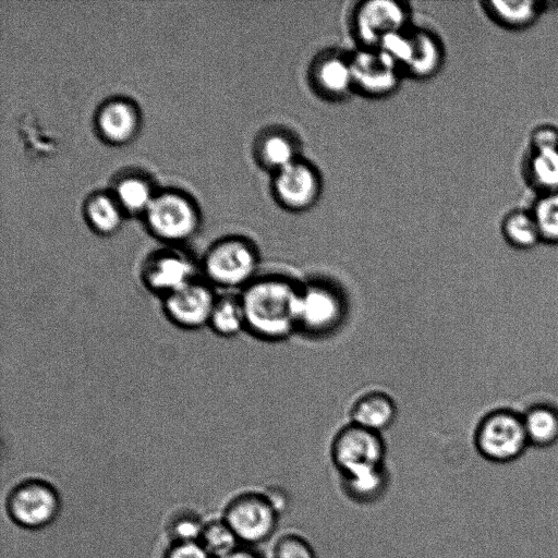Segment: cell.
I'll list each match as a JSON object with an SVG mask.
<instances>
[{
    "label": "cell",
    "instance_id": "1",
    "mask_svg": "<svg viewBox=\"0 0 558 558\" xmlns=\"http://www.w3.org/2000/svg\"><path fill=\"white\" fill-rule=\"evenodd\" d=\"M301 282L283 274H264L241 292L246 332L266 342L296 333Z\"/></svg>",
    "mask_w": 558,
    "mask_h": 558
},
{
    "label": "cell",
    "instance_id": "2",
    "mask_svg": "<svg viewBox=\"0 0 558 558\" xmlns=\"http://www.w3.org/2000/svg\"><path fill=\"white\" fill-rule=\"evenodd\" d=\"M349 307L340 284L324 277L310 278L301 282L296 333L312 340L330 338L345 324Z\"/></svg>",
    "mask_w": 558,
    "mask_h": 558
},
{
    "label": "cell",
    "instance_id": "3",
    "mask_svg": "<svg viewBox=\"0 0 558 558\" xmlns=\"http://www.w3.org/2000/svg\"><path fill=\"white\" fill-rule=\"evenodd\" d=\"M257 245L244 236H227L208 247L199 262L201 277L216 290L241 292L259 274Z\"/></svg>",
    "mask_w": 558,
    "mask_h": 558
},
{
    "label": "cell",
    "instance_id": "4",
    "mask_svg": "<svg viewBox=\"0 0 558 558\" xmlns=\"http://www.w3.org/2000/svg\"><path fill=\"white\" fill-rule=\"evenodd\" d=\"M472 445L486 460L508 463L530 448L522 414L497 409L485 414L474 429Z\"/></svg>",
    "mask_w": 558,
    "mask_h": 558
},
{
    "label": "cell",
    "instance_id": "5",
    "mask_svg": "<svg viewBox=\"0 0 558 558\" xmlns=\"http://www.w3.org/2000/svg\"><path fill=\"white\" fill-rule=\"evenodd\" d=\"M386 452L383 434L350 422L336 433L330 445L331 461L341 476L385 466Z\"/></svg>",
    "mask_w": 558,
    "mask_h": 558
},
{
    "label": "cell",
    "instance_id": "6",
    "mask_svg": "<svg viewBox=\"0 0 558 558\" xmlns=\"http://www.w3.org/2000/svg\"><path fill=\"white\" fill-rule=\"evenodd\" d=\"M10 519L24 529L39 530L58 517L61 499L56 487L43 478H26L15 484L7 497Z\"/></svg>",
    "mask_w": 558,
    "mask_h": 558
},
{
    "label": "cell",
    "instance_id": "7",
    "mask_svg": "<svg viewBox=\"0 0 558 558\" xmlns=\"http://www.w3.org/2000/svg\"><path fill=\"white\" fill-rule=\"evenodd\" d=\"M279 514L266 494L247 492L228 502L222 519L239 542L254 545L271 537Z\"/></svg>",
    "mask_w": 558,
    "mask_h": 558
},
{
    "label": "cell",
    "instance_id": "8",
    "mask_svg": "<svg viewBox=\"0 0 558 558\" xmlns=\"http://www.w3.org/2000/svg\"><path fill=\"white\" fill-rule=\"evenodd\" d=\"M138 274L143 287L160 299L201 277L199 263L174 246L147 255Z\"/></svg>",
    "mask_w": 558,
    "mask_h": 558
},
{
    "label": "cell",
    "instance_id": "9",
    "mask_svg": "<svg viewBox=\"0 0 558 558\" xmlns=\"http://www.w3.org/2000/svg\"><path fill=\"white\" fill-rule=\"evenodd\" d=\"M410 19L405 2L368 0L356 7L352 27L361 47H377L387 36L411 26Z\"/></svg>",
    "mask_w": 558,
    "mask_h": 558
},
{
    "label": "cell",
    "instance_id": "10",
    "mask_svg": "<svg viewBox=\"0 0 558 558\" xmlns=\"http://www.w3.org/2000/svg\"><path fill=\"white\" fill-rule=\"evenodd\" d=\"M150 232L169 244L190 239L197 229L198 217L191 202L178 193L155 196L146 209Z\"/></svg>",
    "mask_w": 558,
    "mask_h": 558
},
{
    "label": "cell",
    "instance_id": "11",
    "mask_svg": "<svg viewBox=\"0 0 558 558\" xmlns=\"http://www.w3.org/2000/svg\"><path fill=\"white\" fill-rule=\"evenodd\" d=\"M217 290L202 277L194 279L161 300L165 317L175 327L197 330L208 327Z\"/></svg>",
    "mask_w": 558,
    "mask_h": 558
},
{
    "label": "cell",
    "instance_id": "12",
    "mask_svg": "<svg viewBox=\"0 0 558 558\" xmlns=\"http://www.w3.org/2000/svg\"><path fill=\"white\" fill-rule=\"evenodd\" d=\"M272 194L290 211H304L314 206L322 193V177L317 168L299 158L274 173Z\"/></svg>",
    "mask_w": 558,
    "mask_h": 558
},
{
    "label": "cell",
    "instance_id": "13",
    "mask_svg": "<svg viewBox=\"0 0 558 558\" xmlns=\"http://www.w3.org/2000/svg\"><path fill=\"white\" fill-rule=\"evenodd\" d=\"M354 89L371 97H385L395 92L401 69L378 47H360L350 54Z\"/></svg>",
    "mask_w": 558,
    "mask_h": 558
},
{
    "label": "cell",
    "instance_id": "14",
    "mask_svg": "<svg viewBox=\"0 0 558 558\" xmlns=\"http://www.w3.org/2000/svg\"><path fill=\"white\" fill-rule=\"evenodd\" d=\"M310 80L322 97H345L354 89L350 56L332 51L319 54L310 69Z\"/></svg>",
    "mask_w": 558,
    "mask_h": 558
},
{
    "label": "cell",
    "instance_id": "15",
    "mask_svg": "<svg viewBox=\"0 0 558 558\" xmlns=\"http://www.w3.org/2000/svg\"><path fill=\"white\" fill-rule=\"evenodd\" d=\"M350 423L383 434L398 417L396 400L386 391L373 389L359 396L349 410Z\"/></svg>",
    "mask_w": 558,
    "mask_h": 558
},
{
    "label": "cell",
    "instance_id": "16",
    "mask_svg": "<svg viewBox=\"0 0 558 558\" xmlns=\"http://www.w3.org/2000/svg\"><path fill=\"white\" fill-rule=\"evenodd\" d=\"M442 60L444 49L438 38L426 29L411 27L402 72L416 78H427L440 69Z\"/></svg>",
    "mask_w": 558,
    "mask_h": 558
},
{
    "label": "cell",
    "instance_id": "17",
    "mask_svg": "<svg viewBox=\"0 0 558 558\" xmlns=\"http://www.w3.org/2000/svg\"><path fill=\"white\" fill-rule=\"evenodd\" d=\"M299 151L296 137L281 128L265 131L256 143L259 163L274 173L301 158Z\"/></svg>",
    "mask_w": 558,
    "mask_h": 558
},
{
    "label": "cell",
    "instance_id": "18",
    "mask_svg": "<svg viewBox=\"0 0 558 558\" xmlns=\"http://www.w3.org/2000/svg\"><path fill=\"white\" fill-rule=\"evenodd\" d=\"M218 337L230 339L246 332V319L240 292L218 293L208 322Z\"/></svg>",
    "mask_w": 558,
    "mask_h": 558
},
{
    "label": "cell",
    "instance_id": "19",
    "mask_svg": "<svg viewBox=\"0 0 558 558\" xmlns=\"http://www.w3.org/2000/svg\"><path fill=\"white\" fill-rule=\"evenodd\" d=\"M530 447L548 449L558 445V408L535 403L522 414Z\"/></svg>",
    "mask_w": 558,
    "mask_h": 558
},
{
    "label": "cell",
    "instance_id": "20",
    "mask_svg": "<svg viewBox=\"0 0 558 558\" xmlns=\"http://www.w3.org/2000/svg\"><path fill=\"white\" fill-rule=\"evenodd\" d=\"M137 113L133 106L123 100L106 104L97 117L100 133L113 143L129 141L137 129Z\"/></svg>",
    "mask_w": 558,
    "mask_h": 558
},
{
    "label": "cell",
    "instance_id": "21",
    "mask_svg": "<svg viewBox=\"0 0 558 558\" xmlns=\"http://www.w3.org/2000/svg\"><path fill=\"white\" fill-rule=\"evenodd\" d=\"M483 4L493 20L512 29L530 26L541 12V3L531 0L488 1Z\"/></svg>",
    "mask_w": 558,
    "mask_h": 558
},
{
    "label": "cell",
    "instance_id": "22",
    "mask_svg": "<svg viewBox=\"0 0 558 558\" xmlns=\"http://www.w3.org/2000/svg\"><path fill=\"white\" fill-rule=\"evenodd\" d=\"M501 233L506 242L518 250H530L542 242L538 227L531 211L509 213L502 220Z\"/></svg>",
    "mask_w": 558,
    "mask_h": 558
},
{
    "label": "cell",
    "instance_id": "23",
    "mask_svg": "<svg viewBox=\"0 0 558 558\" xmlns=\"http://www.w3.org/2000/svg\"><path fill=\"white\" fill-rule=\"evenodd\" d=\"M342 485L350 498L357 502H372L381 497L388 485L385 466L342 476Z\"/></svg>",
    "mask_w": 558,
    "mask_h": 558
},
{
    "label": "cell",
    "instance_id": "24",
    "mask_svg": "<svg viewBox=\"0 0 558 558\" xmlns=\"http://www.w3.org/2000/svg\"><path fill=\"white\" fill-rule=\"evenodd\" d=\"M85 211L89 226L101 235L113 234L121 225L120 205L108 195L93 196Z\"/></svg>",
    "mask_w": 558,
    "mask_h": 558
},
{
    "label": "cell",
    "instance_id": "25",
    "mask_svg": "<svg viewBox=\"0 0 558 558\" xmlns=\"http://www.w3.org/2000/svg\"><path fill=\"white\" fill-rule=\"evenodd\" d=\"M199 543L213 558H221L240 547L238 537L223 519L206 522Z\"/></svg>",
    "mask_w": 558,
    "mask_h": 558
},
{
    "label": "cell",
    "instance_id": "26",
    "mask_svg": "<svg viewBox=\"0 0 558 558\" xmlns=\"http://www.w3.org/2000/svg\"><path fill=\"white\" fill-rule=\"evenodd\" d=\"M542 242L558 244V192L544 193L531 210Z\"/></svg>",
    "mask_w": 558,
    "mask_h": 558
},
{
    "label": "cell",
    "instance_id": "27",
    "mask_svg": "<svg viewBox=\"0 0 558 558\" xmlns=\"http://www.w3.org/2000/svg\"><path fill=\"white\" fill-rule=\"evenodd\" d=\"M530 174L533 183L545 193L558 192V149L534 151Z\"/></svg>",
    "mask_w": 558,
    "mask_h": 558
},
{
    "label": "cell",
    "instance_id": "28",
    "mask_svg": "<svg viewBox=\"0 0 558 558\" xmlns=\"http://www.w3.org/2000/svg\"><path fill=\"white\" fill-rule=\"evenodd\" d=\"M116 195L119 205L129 211H146L154 198L148 183L136 177L120 181Z\"/></svg>",
    "mask_w": 558,
    "mask_h": 558
},
{
    "label": "cell",
    "instance_id": "29",
    "mask_svg": "<svg viewBox=\"0 0 558 558\" xmlns=\"http://www.w3.org/2000/svg\"><path fill=\"white\" fill-rule=\"evenodd\" d=\"M205 523L193 512L174 515L169 523L173 542L199 541Z\"/></svg>",
    "mask_w": 558,
    "mask_h": 558
},
{
    "label": "cell",
    "instance_id": "30",
    "mask_svg": "<svg viewBox=\"0 0 558 558\" xmlns=\"http://www.w3.org/2000/svg\"><path fill=\"white\" fill-rule=\"evenodd\" d=\"M274 558H316L315 551L305 538L296 534L281 536L275 544Z\"/></svg>",
    "mask_w": 558,
    "mask_h": 558
},
{
    "label": "cell",
    "instance_id": "31",
    "mask_svg": "<svg viewBox=\"0 0 558 558\" xmlns=\"http://www.w3.org/2000/svg\"><path fill=\"white\" fill-rule=\"evenodd\" d=\"M165 558H213L199 541L172 542Z\"/></svg>",
    "mask_w": 558,
    "mask_h": 558
},
{
    "label": "cell",
    "instance_id": "32",
    "mask_svg": "<svg viewBox=\"0 0 558 558\" xmlns=\"http://www.w3.org/2000/svg\"><path fill=\"white\" fill-rule=\"evenodd\" d=\"M531 143L534 151L558 149V129L541 125L532 132Z\"/></svg>",
    "mask_w": 558,
    "mask_h": 558
},
{
    "label": "cell",
    "instance_id": "33",
    "mask_svg": "<svg viewBox=\"0 0 558 558\" xmlns=\"http://www.w3.org/2000/svg\"><path fill=\"white\" fill-rule=\"evenodd\" d=\"M221 558H262L257 553L250 548L238 547L233 551Z\"/></svg>",
    "mask_w": 558,
    "mask_h": 558
}]
</instances>
